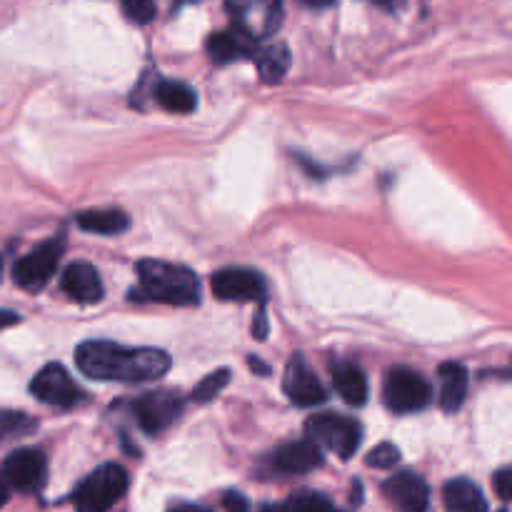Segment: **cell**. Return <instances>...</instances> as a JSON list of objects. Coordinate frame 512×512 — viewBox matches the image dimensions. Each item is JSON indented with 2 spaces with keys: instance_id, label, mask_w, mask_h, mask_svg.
<instances>
[{
  "instance_id": "e0dca14e",
  "label": "cell",
  "mask_w": 512,
  "mask_h": 512,
  "mask_svg": "<svg viewBox=\"0 0 512 512\" xmlns=\"http://www.w3.org/2000/svg\"><path fill=\"white\" fill-rule=\"evenodd\" d=\"M255 53H258V50H255V40H250L248 35H243L235 28L210 35L208 40V55L210 60L218 65H228V63H235V60L253 58Z\"/></svg>"
},
{
  "instance_id": "603a6c76",
  "label": "cell",
  "mask_w": 512,
  "mask_h": 512,
  "mask_svg": "<svg viewBox=\"0 0 512 512\" xmlns=\"http://www.w3.org/2000/svg\"><path fill=\"white\" fill-rule=\"evenodd\" d=\"M38 428L30 415L20 413V410H0V440H15L25 438Z\"/></svg>"
},
{
  "instance_id": "9a60e30c",
  "label": "cell",
  "mask_w": 512,
  "mask_h": 512,
  "mask_svg": "<svg viewBox=\"0 0 512 512\" xmlns=\"http://www.w3.org/2000/svg\"><path fill=\"white\" fill-rule=\"evenodd\" d=\"M60 285L80 305H93L103 298V280H100L98 270L88 263L68 265Z\"/></svg>"
},
{
  "instance_id": "52a82bcc",
  "label": "cell",
  "mask_w": 512,
  "mask_h": 512,
  "mask_svg": "<svg viewBox=\"0 0 512 512\" xmlns=\"http://www.w3.org/2000/svg\"><path fill=\"white\" fill-rule=\"evenodd\" d=\"M65 253V238H53L40 243L38 248L30 250L28 255L18 260L13 265V280L20 285L23 290H35L45 288L50 278H53L55 268L60 263V255Z\"/></svg>"
},
{
  "instance_id": "8992f818",
  "label": "cell",
  "mask_w": 512,
  "mask_h": 512,
  "mask_svg": "<svg viewBox=\"0 0 512 512\" xmlns=\"http://www.w3.org/2000/svg\"><path fill=\"white\" fill-rule=\"evenodd\" d=\"M233 28L250 40H265L283 23V0H225Z\"/></svg>"
},
{
  "instance_id": "e575fe53",
  "label": "cell",
  "mask_w": 512,
  "mask_h": 512,
  "mask_svg": "<svg viewBox=\"0 0 512 512\" xmlns=\"http://www.w3.org/2000/svg\"><path fill=\"white\" fill-rule=\"evenodd\" d=\"M308 8H328V5H333L335 0H303Z\"/></svg>"
},
{
  "instance_id": "cb8c5ba5",
  "label": "cell",
  "mask_w": 512,
  "mask_h": 512,
  "mask_svg": "<svg viewBox=\"0 0 512 512\" xmlns=\"http://www.w3.org/2000/svg\"><path fill=\"white\" fill-rule=\"evenodd\" d=\"M275 512H340L328 498L318 493H298Z\"/></svg>"
},
{
  "instance_id": "4dcf8cb0",
  "label": "cell",
  "mask_w": 512,
  "mask_h": 512,
  "mask_svg": "<svg viewBox=\"0 0 512 512\" xmlns=\"http://www.w3.org/2000/svg\"><path fill=\"white\" fill-rule=\"evenodd\" d=\"M253 335L258 340H263L265 335H268V323H265V315L258 313V318H255V325H253Z\"/></svg>"
},
{
  "instance_id": "83f0119b",
  "label": "cell",
  "mask_w": 512,
  "mask_h": 512,
  "mask_svg": "<svg viewBox=\"0 0 512 512\" xmlns=\"http://www.w3.org/2000/svg\"><path fill=\"white\" fill-rule=\"evenodd\" d=\"M510 478V468L498 470V475H495V490H498V498L503 500V503L510 500Z\"/></svg>"
},
{
  "instance_id": "ba28073f",
  "label": "cell",
  "mask_w": 512,
  "mask_h": 512,
  "mask_svg": "<svg viewBox=\"0 0 512 512\" xmlns=\"http://www.w3.org/2000/svg\"><path fill=\"white\" fill-rule=\"evenodd\" d=\"M30 393L45 405H53V408L70 410L75 405H80L85 400L83 390L75 385V380L70 378L68 370L58 363H50L40 370L38 375L30 383Z\"/></svg>"
},
{
  "instance_id": "ffe728a7",
  "label": "cell",
  "mask_w": 512,
  "mask_h": 512,
  "mask_svg": "<svg viewBox=\"0 0 512 512\" xmlns=\"http://www.w3.org/2000/svg\"><path fill=\"white\" fill-rule=\"evenodd\" d=\"M153 95L160 108L170 110V113H193L195 105H198L195 90L180 80H160Z\"/></svg>"
},
{
  "instance_id": "d6986e66",
  "label": "cell",
  "mask_w": 512,
  "mask_h": 512,
  "mask_svg": "<svg viewBox=\"0 0 512 512\" xmlns=\"http://www.w3.org/2000/svg\"><path fill=\"white\" fill-rule=\"evenodd\" d=\"M443 503L448 512H488L485 495L468 478H455L450 483H445Z\"/></svg>"
},
{
  "instance_id": "2e32d148",
  "label": "cell",
  "mask_w": 512,
  "mask_h": 512,
  "mask_svg": "<svg viewBox=\"0 0 512 512\" xmlns=\"http://www.w3.org/2000/svg\"><path fill=\"white\" fill-rule=\"evenodd\" d=\"M330 375H333L335 390H338L345 403L355 405V408L368 403V380H365V373L358 365L348 363V360H333Z\"/></svg>"
},
{
  "instance_id": "7402d4cb",
  "label": "cell",
  "mask_w": 512,
  "mask_h": 512,
  "mask_svg": "<svg viewBox=\"0 0 512 512\" xmlns=\"http://www.w3.org/2000/svg\"><path fill=\"white\" fill-rule=\"evenodd\" d=\"M258 73L265 83H280L285 78L290 68V50L283 43L265 45L263 50H258Z\"/></svg>"
},
{
  "instance_id": "8d00e7d4",
  "label": "cell",
  "mask_w": 512,
  "mask_h": 512,
  "mask_svg": "<svg viewBox=\"0 0 512 512\" xmlns=\"http://www.w3.org/2000/svg\"><path fill=\"white\" fill-rule=\"evenodd\" d=\"M0 270H3V260H0Z\"/></svg>"
},
{
  "instance_id": "836d02e7",
  "label": "cell",
  "mask_w": 512,
  "mask_h": 512,
  "mask_svg": "<svg viewBox=\"0 0 512 512\" xmlns=\"http://www.w3.org/2000/svg\"><path fill=\"white\" fill-rule=\"evenodd\" d=\"M373 3H378L380 8H388V10H395L403 5V0H373Z\"/></svg>"
},
{
  "instance_id": "44dd1931",
  "label": "cell",
  "mask_w": 512,
  "mask_h": 512,
  "mask_svg": "<svg viewBox=\"0 0 512 512\" xmlns=\"http://www.w3.org/2000/svg\"><path fill=\"white\" fill-rule=\"evenodd\" d=\"M130 220L123 210L105 208V210H85L78 215V228L98 235H120L128 230Z\"/></svg>"
},
{
  "instance_id": "4fadbf2b",
  "label": "cell",
  "mask_w": 512,
  "mask_h": 512,
  "mask_svg": "<svg viewBox=\"0 0 512 512\" xmlns=\"http://www.w3.org/2000/svg\"><path fill=\"white\" fill-rule=\"evenodd\" d=\"M383 495L390 500L398 512H428L430 510V488L418 473L393 475L383 483Z\"/></svg>"
},
{
  "instance_id": "f1b7e54d",
  "label": "cell",
  "mask_w": 512,
  "mask_h": 512,
  "mask_svg": "<svg viewBox=\"0 0 512 512\" xmlns=\"http://www.w3.org/2000/svg\"><path fill=\"white\" fill-rule=\"evenodd\" d=\"M223 503L228 512H248V503H245L243 495H238V493H228L225 495Z\"/></svg>"
},
{
  "instance_id": "d4e9b609",
  "label": "cell",
  "mask_w": 512,
  "mask_h": 512,
  "mask_svg": "<svg viewBox=\"0 0 512 512\" xmlns=\"http://www.w3.org/2000/svg\"><path fill=\"white\" fill-rule=\"evenodd\" d=\"M230 383V370H218V373L205 375L203 380L198 383V388L193 390V400L195 403H210V400L218 398Z\"/></svg>"
},
{
  "instance_id": "5bb4252c",
  "label": "cell",
  "mask_w": 512,
  "mask_h": 512,
  "mask_svg": "<svg viewBox=\"0 0 512 512\" xmlns=\"http://www.w3.org/2000/svg\"><path fill=\"white\" fill-rule=\"evenodd\" d=\"M323 465V453L313 440H295L275 450L273 468L283 475H305L313 473Z\"/></svg>"
},
{
  "instance_id": "4316f807",
  "label": "cell",
  "mask_w": 512,
  "mask_h": 512,
  "mask_svg": "<svg viewBox=\"0 0 512 512\" xmlns=\"http://www.w3.org/2000/svg\"><path fill=\"white\" fill-rule=\"evenodd\" d=\"M398 460H400V450L395 448L393 443H383V445H378L375 450H370V455L365 463H368L370 468L388 470V468H393V465H398Z\"/></svg>"
},
{
  "instance_id": "484cf974",
  "label": "cell",
  "mask_w": 512,
  "mask_h": 512,
  "mask_svg": "<svg viewBox=\"0 0 512 512\" xmlns=\"http://www.w3.org/2000/svg\"><path fill=\"white\" fill-rule=\"evenodd\" d=\"M120 8L128 15L133 23L145 25L155 18V3L153 0H120Z\"/></svg>"
},
{
  "instance_id": "9c48e42d",
  "label": "cell",
  "mask_w": 512,
  "mask_h": 512,
  "mask_svg": "<svg viewBox=\"0 0 512 512\" xmlns=\"http://www.w3.org/2000/svg\"><path fill=\"white\" fill-rule=\"evenodd\" d=\"M133 413L145 433L158 435L163 430H168L180 418V413H183V398L178 393L158 390V393H148L140 400H135Z\"/></svg>"
},
{
  "instance_id": "d590c367",
  "label": "cell",
  "mask_w": 512,
  "mask_h": 512,
  "mask_svg": "<svg viewBox=\"0 0 512 512\" xmlns=\"http://www.w3.org/2000/svg\"><path fill=\"white\" fill-rule=\"evenodd\" d=\"M5 500H8V483H5V478L0 475V508L5 505Z\"/></svg>"
},
{
  "instance_id": "7a4b0ae2",
  "label": "cell",
  "mask_w": 512,
  "mask_h": 512,
  "mask_svg": "<svg viewBox=\"0 0 512 512\" xmlns=\"http://www.w3.org/2000/svg\"><path fill=\"white\" fill-rule=\"evenodd\" d=\"M200 283L193 270L163 260H143L138 265V288L130 290L135 303L193 305L198 303Z\"/></svg>"
},
{
  "instance_id": "74e56055",
  "label": "cell",
  "mask_w": 512,
  "mask_h": 512,
  "mask_svg": "<svg viewBox=\"0 0 512 512\" xmlns=\"http://www.w3.org/2000/svg\"><path fill=\"white\" fill-rule=\"evenodd\" d=\"M183 3H190V0H183Z\"/></svg>"
},
{
  "instance_id": "d6a6232c",
  "label": "cell",
  "mask_w": 512,
  "mask_h": 512,
  "mask_svg": "<svg viewBox=\"0 0 512 512\" xmlns=\"http://www.w3.org/2000/svg\"><path fill=\"white\" fill-rule=\"evenodd\" d=\"M248 365H250V368L255 370V373L260 375V378H265V375H270V368H268V365L260 363L258 358H250V360H248Z\"/></svg>"
},
{
  "instance_id": "277c9868",
  "label": "cell",
  "mask_w": 512,
  "mask_h": 512,
  "mask_svg": "<svg viewBox=\"0 0 512 512\" xmlns=\"http://www.w3.org/2000/svg\"><path fill=\"white\" fill-rule=\"evenodd\" d=\"M305 433H308V440H313L318 448L333 450L340 460L353 458L360 448V440H363V428H360L358 420L335 413L310 418L305 423Z\"/></svg>"
},
{
  "instance_id": "f546056e",
  "label": "cell",
  "mask_w": 512,
  "mask_h": 512,
  "mask_svg": "<svg viewBox=\"0 0 512 512\" xmlns=\"http://www.w3.org/2000/svg\"><path fill=\"white\" fill-rule=\"evenodd\" d=\"M20 323V315L13 313V310H0V330L10 328V325Z\"/></svg>"
},
{
  "instance_id": "7c38bea8",
  "label": "cell",
  "mask_w": 512,
  "mask_h": 512,
  "mask_svg": "<svg viewBox=\"0 0 512 512\" xmlns=\"http://www.w3.org/2000/svg\"><path fill=\"white\" fill-rule=\"evenodd\" d=\"M213 293L220 300L253 303L265 295V280L250 268H225L213 275Z\"/></svg>"
},
{
  "instance_id": "ac0fdd59",
  "label": "cell",
  "mask_w": 512,
  "mask_h": 512,
  "mask_svg": "<svg viewBox=\"0 0 512 512\" xmlns=\"http://www.w3.org/2000/svg\"><path fill=\"white\" fill-rule=\"evenodd\" d=\"M440 408L445 413H458L468 398V370L460 363L440 365Z\"/></svg>"
},
{
  "instance_id": "5b68a950",
  "label": "cell",
  "mask_w": 512,
  "mask_h": 512,
  "mask_svg": "<svg viewBox=\"0 0 512 512\" xmlns=\"http://www.w3.org/2000/svg\"><path fill=\"white\" fill-rule=\"evenodd\" d=\"M383 400L388 410L398 415L418 413L425 410L433 400V388L428 380L413 368H393L385 375L383 383Z\"/></svg>"
},
{
  "instance_id": "30bf717a",
  "label": "cell",
  "mask_w": 512,
  "mask_h": 512,
  "mask_svg": "<svg viewBox=\"0 0 512 512\" xmlns=\"http://www.w3.org/2000/svg\"><path fill=\"white\" fill-rule=\"evenodd\" d=\"M45 475H48L45 455L33 448L15 450L3 465L5 483H8V488L18 490V493H38L45 483Z\"/></svg>"
},
{
  "instance_id": "1f68e13d",
  "label": "cell",
  "mask_w": 512,
  "mask_h": 512,
  "mask_svg": "<svg viewBox=\"0 0 512 512\" xmlns=\"http://www.w3.org/2000/svg\"><path fill=\"white\" fill-rule=\"evenodd\" d=\"M168 512H213L208 508H200V505H190V503H183V505H173Z\"/></svg>"
},
{
  "instance_id": "8fae6325",
  "label": "cell",
  "mask_w": 512,
  "mask_h": 512,
  "mask_svg": "<svg viewBox=\"0 0 512 512\" xmlns=\"http://www.w3.org/2000/svg\"><path fill=\"white\" fill-rule=\"evenodd\" d=\"M283 390L290 403L298 405V408H313V405H320L328 400L323 383H320L318 375L308 368V363L300 355H293L288 368H285Z\"/></svg>"
},
{
  "instance_id": "6da1fadb",
  "label": "cell",
  "mask_w": 512,
  "mask_h": 512,
  "mask_svg": "<svg viewBox=\"0 0 512 512\" xmlns=\"http://www.w3.org/2000/svg\"><path fill=\"white\" fill-rule=\"evenodd\" d=\"M83 375L105 383H143L168 373L170 358L163 350L125 348L110 340H88L75 353Z\"/></svg>"
},
{
  "instance_id": "3957f363",
  "label": "cell",
  "mask_w": 512,
  "mask_h": 512,
  "mask_svg": "<svg viewBox=\"0 0 512 512\" xmlns=\"http://www.w3.org/2000/svg\"><path fill=\"white\" fill-rule=\"evenodd\" d=\"M128 490L123 465L105 463L88 475L75 490V512H108Z\"/></svg>"
}]
</instances>
